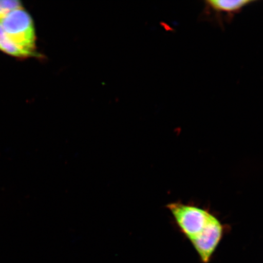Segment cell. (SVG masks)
<instances>
[{"label":"cell","instance_id":"6da1fadb","mask_svg":"<svg viewBox=\"0 0 263 263\" xmlns=\"http://www.w3.org/2000/svg\"><path fill=\"white\" fill-rule=\"evenodd\" d=\"M9 40L29 57L37 55L34 22L24 7L10 12L0 22Z\"/></svg>","mask_w":263,"mask_h":263},{"label":"cell","instance_id":"7a4b0ae2","mask_svg":"<svg viewBox=\"0 0 263 263\" xmlns=\"http://www.w3.org/2000/svg\"><path fill=\"white\" fill-rule=\"evenodd\" d=\"M177 226L190 241L198 235L208 222L211 214L206 210L180 202L167 205Z\"/></svg>","mask_w":263,"mask_h":263},{"label":"cell","instance_id":"3957f363","mask_svg":"<svg viewBox=\"0 0 263 263\" xmlns=\"http://www.w3.org/2000/svg\"><path fill=\"white\" fill-rule=\"evenodd\" d=\"M223 226L215 216L211 215L202 231L191 240L200 259L209 262L222 237Z\"/></svg>","mask_w":263,"mask_h":263},{"label":"cell","instance_id":"277c9868","mask_svg":"<svg viewBox=\"0 0 263 263\" xmlns=\"http://www.w3.org/2000/svg\"><path fill=\"white\" fill-rule=\"evenodd\" d=\"M252 0H207L204 2L205 15H213L218 22L224 15L230 21L246 6L255 3Z\"/></svg>","mask_w":263,"mask_h":263},{"label":"cell","instance_id":"5b68a950","mask_svg":"<svg viewBox=\"0 0 263 263\" xmlns=\"http://www.w3.org/2000/svg\"><path fill=\"white\" fill-rule=\"evenodd\" d=\"M0 51L4 53L18 59L30 58L24 51L21 50L9 40L0 24Z\"/></svg>","mask_w":263,"mask_h":263},{"label":"cell","instance_id":"8992f818","mask_svg":"<svg viewBox=\"0 0 263 263\" xmlns=\"http://www.w3.org/2000/svg\"><path fill=\"white\" fill-rule=\"evenodd\" d=\"M23 7L21 2L17 0H0V22L10 12Z\"/></svg>","mask_w":263,"mask_h":263}]
</instances>
